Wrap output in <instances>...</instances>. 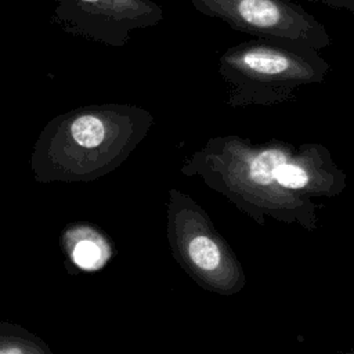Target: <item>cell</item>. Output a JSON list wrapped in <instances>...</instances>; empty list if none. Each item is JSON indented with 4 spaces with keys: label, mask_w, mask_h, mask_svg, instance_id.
I'll use <instances>...</instances> for the list:
<instances>
[{
    "label": "cell",
    "mask_w": 354,
    "mask_h": 354,
    "mask_svg": "<svg viewBox=\"0 0 354 354\" xmlns=\"http://www.w3.org/2000/svg\"><path fill=\"white\" fill-rule=\"evenodd\" d=\"M325 69L326 64L315 48L279 39L259 37L241 43L220 58V73L234 87L232 104L260 83L306 82L318 79Z\"/></svg>",
    "instance_id": "obj_3"
},
{
    "label": "cell",
    "mask_w": 354,
    "mask_h": 354,
    "mask_svg": "<svg viewBox=\"0 0 354 354\" xmlns=\"http://www.w3.org/2000/svg\"><path fill=\"white\" fill-rule=\"evenodd\" d=\"M166 205V238L173 259L201 288L232 293L239 268L206 212L185 192L170 188Z\"/></svg>",
    "instance_id": "obj_2"
},
{
    "label": "cell",
    "mask_w": 354,
    "mask_h": 354,
    "mask_svg": "<svg viewBox=\"0 0 354 354\" xmlns=\"http://www.w3.org/2000/svg\"><path fill=\"white\" fill-rule=\"evenodd\" d=\"M207 17L264 39L300 43L315 50L330 44L325 26L292 0H191Z\"/></svg>",
    "instance_id": "obj_4"
},
{
    "label": "cell",
    "mask_w": 354,
    "mask_h": 354,
    "mask_svg": "<svg viewBox=\"0 0 354 354\" xmlns=\"http://www.w3.org/2000/svg\"><path fill=\"white\" fill-rule=\"evenodd\" d=\"M0 354H53L37 335L11 321H0Z\"/></svg>",
    "instance_id": "obj_7"
},
{
    "label": "cell",
    "mask_w": 354,
    "mask_h": 354,
    "mask_svg": "<svg viewBox=\"0 0 354 354\" xmlns=\"http://www.w3.org/2000/svg\"><path fill=\"white\" fill-rule=\"evenodd\" d=\"M68 271L91 272L101 270L113 256L109 236L90 223H71L59 235Z\"/></svg>",
    "instance_id": "obj_6"
},
{
    "label": "cell",
    "mask_w": 354,
    "mask_h": 354,
    "mask_svg": "<svg viewBox=\"0 0 354 354\" xmlns=\"http://www.w3.org/2000/svg\"><path fill=\"white\" fill-rule=\"evenodd\" d=\"M306 1L324 4V6L335 8V10H347V11L354 12V0H306Z\"/></svg>",
    "instance_id": "obj_9"
},
{
    "label": "cell",
    "mask_w": 354,
    "mask_h": 354,
    "mask_svg": "<svg viewBox=\"0 0 354 354\" xmlns=\"http://www.w3.org/2000/svg\"><path fill=\"white\" fill-rule=\"evenodd\" d=\"M274 178L279 187L289 189L304 188L310 180L307 171L303 167L293 163H288L286 160L275 169Z\"/></svg>",
    "instance_id": "obj_8"
},
{
    "label": "cell",
    "mask_w": 354,
    "mask_h": 354,
    "mask_svg": "<svg viewBox=\"0 0 354 354\" xmlns=\"http://www.w3.org/2000/svg\"><path fill=\"white\" fill-rule=\"evenodd\" d=\"M149 111L131 104H97L50 119L30 155L37 183H88L116 170L147 137Z\"/></svg>",
    "instance_id": "obj_1"
},
{
    "label": "cell",
    "mask_w": 354,
    "mask_h": 354,
    "mask_svg": "<svg viewBox=\"0 0 354 354\" xmlns=\"http://www.w3.org/2000/svg\"><path fill=\"white\" fill-rule=\"evenodd\" d=\"M55 14L65 30L109 46H124L130 30L163 18L149 0H58Z\"/></svg>",
    "instance_id": "obj_5"
}]
</instances>
